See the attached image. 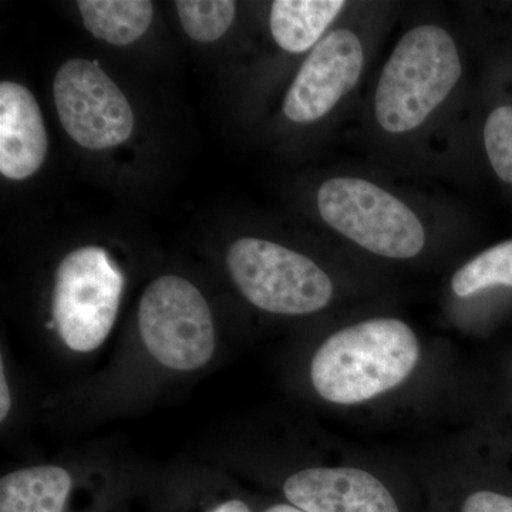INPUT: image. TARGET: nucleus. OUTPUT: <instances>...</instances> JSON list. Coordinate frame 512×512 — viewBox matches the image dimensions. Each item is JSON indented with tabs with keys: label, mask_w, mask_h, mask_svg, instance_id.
Returning a JSON list of instances; mask_svg holds the SVG:
<instances>
[{
	"label": "nucleus",
	"mask_w": 512,
	"mask_h": 512,
	"mask_svg": "<svg viewBox=\"0 0 512 512\" xmlns=\"http://www.w3.org/2000/svg\"><path fill=\"white\" fill-rule=\"evenodd\" d=\"M463 74L454 37L437 25L404 33L384 64L375 93L377 124L390 134L423 126Z\"/></svg>",
	"instance_id": "nucleus-2"
},
{
	"label": "nucleus",
	"mask_w": 512,
	"mask_h": 512,
	"mask_svg": "<svg viewBox=\"0 0 512 512\" xmlns=\"http://www.w3.org/2000/svg\"><path fill=\"white\" fill-rule=\"evenodd\" d=\"M483 143L495 177L512 187V100L500 101L488 111L483 126Z\"/></svg>",
	"instance_id": "nucleus-16"
},
{
	"label": "nucleus",
	"mask_w": 512,
	"mask_h": 512,
	"mask_svg": "<svg viewBox=\"0 0 512 512\" xmlns=\"http://www.w3.org/2000/svg\"><path fill=\"white\" fill-rule=\"evenodd\" d=\"M264 512H305L299 510L298 507L292 504H276L272 505V507L266 508Z\"/></svg>",
	"instance_id": "nucleus-20"
},
{
	"label": "nucleus",
	"mask_w": 512,
	"mask_h": 512,
	"mask_svg": "<svg viewBox=\"0 0 512 512\" xmlns=\"http://www.w3.org/2000/svg\"><path fill=\"white\" fill-rule=\"evenodd\" d=\"M229 274L256 308L276 315H309L333 298L332 279L308 256L259 238H241L228 249Z\"/></svg>",
	"instance_id": "nucleus-4"
},
{
	"label": "nucleus",
	"mask_w": 512,
	"mask_h": 512,
	"mask_svg": "<svg viewBox=\"0 0 512 512\" xmlns=\"http://www.w3.org/2000/svg\"><path fill=\"white\" fill-rule=\"evenodd\" d=\"M49 138L39 104L22 84H0V173L26 180L42 167Z\"/></svg>",
	"instance_id": "nucleus-10"
},
{
	"label": "nucleus",
	"mask_w": 512,
	"mask_h": 512,
	"mask_svg": "<svg viewBox=\"0 0 512 512\" xmlns=\"http://www.w3.org/2000/svg\"><path fill=\"white\" fill-rule=\"evenodd\" d=\"M53 96L66 133L89 150L120 146L134 130L130 103L96 62L67 60L57 70Z\"/></svg>",
	"instance_id": "nucleus-7"
},
{
	"label": "nucleus",
	"mask_w": 512,
	"mask_h": 512,
	"mask_svg": "<svg viewBox=\"0 0 512 512\" xmlns=\"http://www.w3.org/2000/svg\"><path fill=\"white\" fill-rule=\"evenodd\" d=\"M72 485L62 467L13 471L0 480V512H64Z\"/></svg>",
	"instance_id": "nucleus-12"
},
{
	"label": "nucleus",
	"mask_w": 512,
	"mask_h": 512,
	"mask_svg": "<svg viewBox=\"0 0 512 512\" xmlns=\"http://www.w3.org/2000/svg\"><path fill=\"white\" fill-rule=\"evenodd\" d=\"M461 512H512V497L481 490L468 495Z\"/></svg>",
	"instance_id": "nucleus-17"
},
{
	"label": "nucleus",
	"mask_w": 512,
	"mask_h": 512,
	"mask_svg": "<svg viewBox=\"0 0 512 512\" xmlns=\"http://www.w3.org/2000/svg\"><path fill=\"white\" fill-rule=\"evenodd\" d=\"M316 204L330 228L372 254L412 259L426 247V229L416 212L372 181L330 178L320 185Z\"/></svg>",
	"instance_id": "nucleus-3"
},
{
	"label": "nucleus",
	"mask_w": 512,
	"mask_h": 512,
	"mask_svg": "<svg viewBox=\"0 0 512 512\" xmlns=\"http://www.w3.org/2000/svg\"><path fill=\"white\" fill-rule=\"evenodd\" d=\"M175 6L185 33L201 43L224 36L237 13V3L231 0H178Z\"/></svg>",
	"instance_id": "nucleus-15"
},
{
	"label": "nucleus",
	"mask_w": 512,
	"mask_h": 512,
	"mask_svg": "<svg viewBox=\"0 0 512 512\" xmlns=\"http://www.w3.org/2000/svg\"><path fill=\"white\" fill-rule=\"evenodd\" d=\"M124 276L100 247L74 249L55 276L52 312L57 332L74 352L100 348L119 312Z\"/></svg>",
	"instance_id": "nucleus-5"
},
{
	"label": "nucleus",
	"mask_w": 512,
	"mask_h": 512,
	"mask_svg": "<svg viewBox=\"0 0 512 512\" xmlns=\"http://www.w3.org/2000/svg\"><path fill=\"white\" fill-rule=\"evenodd\" d=\"M365 66L359 36L338 29L313 47L284 101V113L293 123H315L328 116L339 101L355 89Z\"/></svg>",
	"instance_id": "nucleus-8"
},
{
	"label": "nucleus",
	"mask_w": 512,
	"mask_h": 512,
	"mask_svg": "<svg viewBox=\"0 0 512 512\" xmlns=\"http://www.w3.org/2000/svg\"><path fill=\"white\" fill-rule=\"evenodd\" d=\"M76 5L84 28L114 46L136 42L153 22L154 6L148 0H79Z\"/></svg>",
	"instance_id": "nucleus-13"
},
{
	"label": "nucleus",
	"mask_w": 512,
	"mask_h": 512,
	"mask_svg": "<svg viewBox=\"0 0 512 512\" xmlns=\"http://www.w3.org/2000/svg\"><path fill=\"white\" fill-rule=\"evenodd\" d=\"M138 329L150 355L170 369L191 372L214 355L210 305L180 276H161L147 286L138 308Z\"/></svg>",
	"instance_id": "nucleus-6"
},
{
	"label": "nucleus",
	"mask_w": 512,
	"mask_h": 512,
	"mask_svg": "<svg viewBox=\"0 0 512 512\" xmlns=\"http://www.w3.org/2000/svg\"><path fill=\"white\" fill-rule=\"evenodd\" d=\"M495 288L512 291V239L474 256L451 279V289L458 298H470Z\"/></svg>",
	"instance_id": "nucleus-14"
},
{
	"label": "nucleus",
	"mask_w": 512,
	"mask_h": 512,
	"mask_svg": "<svg viewBox=\"0 0 512 512\" xmlns=\"http://www.w3.org/2000/svg\"><path fill=\"white\" fill-rule=\"evenodd\" d=\"M289 504L305 512H400L386 485L355 467H313L284 484Z\"/></svg>",
	"instance_id": "nucleus-9"
},
{
	"label": "nucleus",
	"mask_w": 512,
	"mask_h": 512,
	"mask_svg": "<svg viewBox=\"0 0 512 512\" xmlns=\"http://www.w3.org/2000/svg\"><path fill=\"white\" fill-rule=\"evenodd\" d=\"M345 6L342 0H276L269 15L276 45L295 55L308 52L318 45Z\"/></svg>",
	"instance_id": "nucleus-11"
},
{
	"label": "nucleus",
	"mask_w": 512,
	"mask_h": 512,
	"mask_svg": "<svg viewBox=\"0 0 512 512\" xmlns=\"http://www.w3.org/2000/svg\"><path fill=\"white\" fill-rule=\"evenodd\" d=\"M420 353L419 338L403 320H363L320 345L311 363L313 389L333 404L369 402L406 382Z\"/></svg>",
	"instance_id": "nucleus-1"
},
{
	"label": "nucleus",
	"mask_w": 512,
	"mask_h": 512,
	"mask_svg": "<svg viewBox=\"0 0 512 512\" xmlns=\"http://www.w3.org/2000/svg\"><path fill=\"white\" fill-rule=\"evenodd\" d=\"M208 512H252L251 508L248 507L244 501L241 500H228L224 503L215 505Z\"/></svg>",
	"instance_id": "nucleus-19"
},
{
	"label": "nucleus",
	"mask_w": 512,
	"mask_h": 512,
	"mask_svg": "<svg viewBox=\"0 0 512 512\" xmlns=\"http://www.w3.org/2000/svg\"><path fill=\"white\" fill-rule=\"evenodd\" d=\"M12 406L8 382H6L5 367L0 363V420L5 421Z\"/></svg>",
	"instance_id": "nucleus-18"
}]
</instances>
